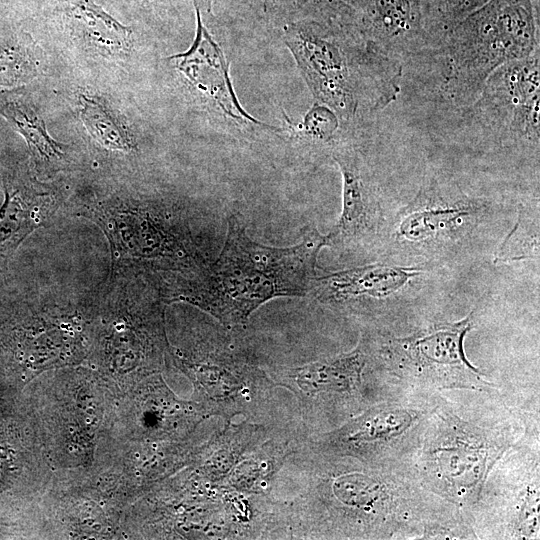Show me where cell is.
<instances>
[{
	"label": "cell",
	"instance_id": "obj_4",
	"mask_svg": "<svg viewBox=\"0 0 540 540\" xmlns=\"http://www.w3.org/2000/svg\"><path fill=\"white\" fill-rule=\"evenodd\" d=\"M505 438L457 418L441 417L424 445L422 469L439 493L460 503L478 498Z\"/></svg>",
	"mask_w": 540,
	"mask_h": 540
},
{
	"label": "cell",
	"instance_id": "obj_24",
	"mask_svg": "<svg viewBox=\"0 0 540 540\" xmlns=\"http://www.w3.org/2000/svg\"><path fill=\"white\" fill-rule=\"evenodd\" d=\"M539 523V496L538 489L532 487L526 492L516 515L514 525L518 538H528L536 533Z\"/></svg>",
	"mask_w": 540,
	"mask_h": 540
},
{
	"label": "cell",
	"instance_id": "obj_16",
	"mask_svg": "<svg viewBox=\"0 0 540 540\" xmlns=\"http://www.w3.org/2000/svg\"><path fill=\"white\" fill-rule=\"evenodd\" d=\"M365 364L360 350L332 359L309 364L296 370L298 382L305 389L348 391L360 382V373Z\"/></svg>",
	"mask_w": 540,
	"mask_h": 540
},
{
	"label": "cell",
	"instance_id": "obj_12",
	"mask_svg": "<svg viewBox=\"0 0 540 540\" xmlns=\"http://www.w3.org/2000/svg\"><path fill=\"white\" fill-rule=\"evenodd\" d=\"M73 32L105 56L125 55L132 47V30L90 0H63Z\"/></svg>",
	"mask_w": 540,
	"mask_h": 540
},
{
	"label": "cell",
	"instance_id": "obj_3",
	"mask_svg": "<svg viewBox=\"0 0 540 540\" xmlns=\"http://www.w3.org/2000/svg\"><path fill=\"white\" fill-rule=\"evenodd\" d=\"M285 43L316 102L346 124L383 110L400 93L403 63L352 28L300 20L286 27Z\"/></svg>",
	"mask_w": 540,
	"mask_h": 540
},
{
	"label": "cell",
	"instance_id": "obj_14",
	"mask_svg": "<svg viewBox=\"0 0 540 540\" xmlns=\"http://www.w3.org/2000/svg\"><path fill=\"white\" fill-rule=\"evenodd\" d=\"M419 419L420 413L414 409L393 405L377 408L355 424L349 440L374 448H388L413 431Z\"/></svg>",
	"mask_w": 540,
	"mask_h": 540
},
{
	"label": "cell",
	"instance_id": "obj_22",
	"mask_svg": "<svg viewBox=\"0 0 540 540\" xmlns=\"http://www.w3.org/2000/svg\"><path fill=\"white\" fill-rule=\"evenodd\" d=\"M304 20L353 28V0H294Z\"/></svg>",
	"mask_w": 540,
	"mask_h": 540
},
{
	"label": "cell",
	"instance_id": "obj_18",
	"mask_svg": "<svg viewBox=\"0 0 540 540\" xmlns=\"http://www.w3.org/2000/svg\"><path fill=\"white\" fill-rule=\"evenodd\" d=\"M35 46L29 35L0 43V86L26 83L37 75Z\"/></svg>",
	"mask_w": 540,
	"mask_h": 540
},
{
	"label": "cell",
	"instance_id": "obj_13",
	"mask_svg": "<svg viewBox=\"0 0 540 540\" xmlns=\"http://www.w3.org/2000/svg\"><path fill=\"white\" fill-rule=\"evenodd\" d=\"M0 114L25 138L36 156L47 162L61 159V146L49 136L34 103L22 89L0 91Z\"/></svg>",
	"mask_w": 540,
	"mask_h": 540
},
{
	"label": "cell",
	"instance_id": "obj_21",
	"mask_svg": "<svg viewBox=\"0 0 540 540\" xmlns=\"http://www.w3.org/2000/svg\"><path fill=\"white\" fill-rule=\"evenodd\" d=\"M340 121L332 109L316 102L305 115L299 132L311 143L332 148L337 142Z\"/></svg>",
	"mask_w": 540,
	"mask_h": 540
},
{
	"label": "cell",
	"instance_id": "obj_2",
	"mask_svg": "<svg viewBox=\"0 0 540 540\" xmlns=\"http://www.w3.org/2000/svg\"><path fill=\"white\" fill-rule=\"evenodd\" d=\"M537 49L539 2L489 0L431 38L412 60L427 64V85L441 103L467 108L497 68Z\"/></svg>",
	"mask_w": 540,
	"mask_h": 540
},
{
	"label": "cell",
	"instance_id": "obj_19",
	"mask_svg": "<svg viewBox=\"0 0 540 540\" xmlns=\"http://www.w3.org/2000/svg\"><path fill=\"white\" fill-rule=\"evenodd\" d=\"M6 198L0 209V252L15 246L29 228V210L22 192L11 182L5 184Z\"/></svg>",
	"mask_w": 540,
	"mask_h": 540
},
{
	"label": "cell",
	"instance_id": "obj_17",
	"mask_svg": "<svg viewBox=\"0 0 540 540\" xmlns=\"http://www.w3.org/2000/svg\"><path fill=\"white\" fill-rule=\"evenodd\" d=\"M80 118L90 135L100 144L115 150L129 151L135 147L133 134L105 101L81 94L79 96Z\"/></svg>",
	"mask_w": 540,
	"mask_h": 540
},
{
	"label": "cell",
	"instance_id": "obj_1",
	"mask_svg": "<svg viewBox=\"0 0 540 540\" xmlns=\"http://www.w3.org/2000/svg\"><path fill=\"white\" fill-rule=\"evenodd\" d=\"M324 246L327 236L311 226L290 247L266 246L252 240L241 220L230 215L219 256L199 271L186 296L226 326L244 324L274 298L309 294Z\"/></svg>",
	"mask_w": 540,
	"mask_h": 540
},
{
	"label": "cell",
	"instance_id": "obj_11",
	"mask_svg": "<svg viewBox=\"0 0 540 540\" xmlns=\"http://www.w3.org/2000/svg\"><path fill=\"white\" fill-rule=\"evenodd\" d=\"M420 275L414 268L382 263L335 271L316 277L309 292L318 300L335 304L363 297L382 298L400 290Z\"/></svg>",
	"mask_w": 540,
	"mask_h": 540
},
{
	"label": "cell",
	"instance_id": "obj_6",
	"mask_svg": "<svg viewBox=\"0 0 540 540\" xmlns=\"http://www.w3.org/2000/svg\"><path fill=\"white\" fill-rule=\"evenodd\" d=\"M473 313L461 321L435 324L417 333L392 338L386 359L400 376L437 388L480 390L490 385L467 360L463 342Z\"/></svg>",
	"mask_w": 540,
	"mask_h": 540
},
{
	"label": "cell",
	"instance_id": "obj_15",
	"mask_svg": "<svg viewBox=\"0 0 540 540\" xmlns=\"http://www.w3.org/2000/svg\"><path fill=\"white\" fill-rule=\"evenodd\" d=\"M397 489L383 479L358 473L341 476L333 485V492L342 503L374 512L379 508L388 516L399 507Z\"/></svg>",
	"mask_w": 540,
	"mask_h": 540
},
{
	"label": "cell",
	"instance_id": "obj_9",
	"mask_svg": "<svg viewBox=\"0 0 540 540\" xmlns=\"http://www.w3.org/2000/svg\"><path fill=\"white\" fill-rule=\"evenodd\" d=\"M332 156L342 175V211L327 234V246L346 249L362 243L375 229L379 203L368 169L359 150L337 141Z\"/></svg>",
	"mask_w": 540,
	"mask_h": 540
},
{
	"label": "cell",
	"instance_id": "obj_20",
	"mask_svg": "<svg viewBox=\"0 0 540 540\" xmlns=\"http://www.w3.org/2000/svg\"><path fill=\"white\" fill-rule=\"evenodd\" d=\"M489 0H422L429 39L461 21Z\"/></svg>",
	"mask_w": 540,
	"mask_h": 540
},
{
	"label": "cell",
	"instance_id": "obj_23",
	"mask_svg": "<svg viewBox=\"0 0 540 540\" xmlns=\"http://www.w3.org/2000/svg\"><path fill=\"white\" fill-rule=\"evenodd\" d=\"M538 237V227L529 230V224L519 216L517 224L496 251L495 262L535 258L538 254Z\"/></svg>",
	"mask_w": 540,
	"mask_h": 540
},
{
	"label": "cell",
	"instance_id": "obj_10",
	"mask_svg": "<svg viewBox=\"0 0 540 540\" xmlns=\"http://www.w3.org/2000/svg\"><path fill=\"white\" fill-rule=\"evenodd\" d=\"M478 202L458 188L437 181L423 187L403 210L396 229L399 239L430 243L448 236L471 222L480 212Z\"/></svg>",
	"mask_w": 540,
	"mask_h": 540
},
{
	"label": "cell",
	"instance_id": "obj_7",
	"mask_svg": "<svg viewBox=\"0 0 540 540\" xmlns=\"http://www.w3.org/2000/svg\"><path fill=\"white\" fill-rule=\"evenodd\" d=\"M353 28L366 41L404 63L427 45L422 0H353Z\"/></svg>",
	"mask_w": 540,
	"mask_h": 540
},
{
	"label": "cell",
	"instance_id": "obj_8",
	"mask_svg": "<svg viewBox=\"0 0 540 540\" xmlns=\"http://www.w3.org/2000/svg\"><path fill=\"white\" fill-rule=\"evenodd\" d=\"M195 13V39L186 52L171 57L175 67L222 116L242 126L276 129L264 125L243 110L231 85L228 62L219 45L205 28L196 4Z\"/></svg>",
	"mask_w": 540,
	"mask_h": 540
},
{
	"label": "cell",
	"instance_id": "obj_5",
	"mask_svg": "<svg viewBox=\"0 0 540 540\" xmlns=\"http://www.w3.org/2000/svg\"><path fill=\"white\" fill-rule=\"evenodd\" d=\"M471 124L504 143L538 149L540 134V53L508 62L484 83L467 108Z\"/></svg>",
	"mask_w": 540,
	"mask_h": 540
}]
</instances>
